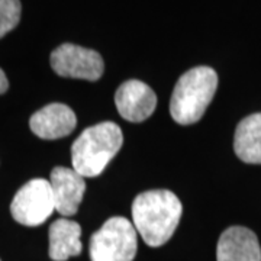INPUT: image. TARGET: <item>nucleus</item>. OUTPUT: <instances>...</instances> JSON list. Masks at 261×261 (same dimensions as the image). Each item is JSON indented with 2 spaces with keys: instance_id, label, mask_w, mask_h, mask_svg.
Returning a JSON list of instances; mask_svg holds the SVG:
<instances>
[{
  "instance_id": "1",
  "label": "nucleus",
  "mask_w": 261,
  "mask_h": 261,
  "mask_svg": "<svg viewBox=\"0 0 261 261\" xmlns=\"http://www.w3.org/2000/svg\"><path fill=\"white\" fill-rule=\"evenodd\" d=\"M183 212L181 202L170 190H148L132 203V224L144 243L161 247L173 237Z\"/></svg>"
},
{
  "instance_id": "2",
  "label": "nucleus",
  "mask_w": 261,
  "mask_h": 261,
  "mask_svg": "<svg viewBox=\"0 0 261 261\" xmlns=\"http://www.w3.org/2000/svg\"><path fill=\"white\" fill-rule=\"evenodd\" d=\"M123 144L121 128L113 122H102L82 132L71 147V163L83 177H97Z\"/></svg>"
},
{
  "instance_id": "3",
  "label": "nucleus",
  "mask_w": 261,
  "mask_h": 261,
  "mask_svg": "<svg viewBox=\"0 0 261 261\" xmlns=\"http://www.w3.org/2000/svg\"><path fill=\"white\" fill-rule=\"evenodd\" d=\"M218 87V75L211 67H195L178 79L170 100V115L180 125L200 121Z\"/></svg>"
},
{
  "instance_id": "4",
  "label": "nucleus",
  "mask_w": 261,
  "mask_h": 261,
  "mask_svg": "<svg viewBox=\"0 0 261 261\" xmlns=\"http://www.w3.org/2000/svg\"><path fill=\"white\" fill-rule=\"evenodd\" d=\"M137 229L126 218L115 216L90 238L92 261H132L138 250Z\"/></svg>"
},
{
  "instance_id": "5",
  "label": "nucleus",
  "mask_w": 261,
  "mask_h": 261,
  "mask_svg": "<svg viewBox=\"0 0 261 261\" xmlns=\"http://www.w3.org/2000/svg\"><path fill=\"white\" fill-rule=\"evenodd\" d=\"M54 211V196L49 180L45 178H34L23 185L10 205L13 219L25 226L44 224Z\"/></svg>"
},
{
  "instance_id": "6",
  "label": "nucleus",
  "mask_w": 261,
  "mask_h": 261,
  "mask_svg": "<svg viewBox=\"0 0 261 261\" xmlns=\"http://www.w3.org/2000/svg\"><path fill=\"white\" fill-rule=\"evenodd\" d=\"M51 67L61 77L89 82L99 80L105 70L99 53L74 44H63L56 48L51 54Z\"/></svg>"
},
{
  "instance_id": "7",
  "label": "nucleus",
  "mask_w": 261,
  "mask_h": 261,
  "mask_svg": "<svg viewBox=\"0 0 261 261\" xmlns=\"http://www.w3.org/2000/svg\"><path fill=\"white\" fill-rule=\"evenodd\" d=\"M115 105L123 119L142 122L148 119L155 111L157 96L149 86L140 80H128L118 87Z\"/></svg>"
},
{
  "instance_id": "8",
  "label": "nucleus",
  "mask_w": 261,
  "mask_h": 261,
  "mask_svg": "<svg viewBox=\"0 0 261 261\" xmlns=\"http://www.w3.org/2000/svg\"><path fill=\"white\" fill-rule=\"evenodd\" d=\"M49 185L57 212L63 216L77 214L86 190L83 176H80L74 168L56 167L51 171Z\"/></svg>"
},
{
  "instance_id": "9",
  "label": "nucleus",
  "mask_w": 261,
  "mask_h": 261,
  "mask_svg": "<svg viewBox=\"0 0 261 261\" xmlns=\"http://www.w3.org/2000/svg\"><path fill=\"white\" fill-rule=\"evenodd\" d=\"M77 125L75 113L63 103H51L29 119L31 130L42 140H58L70 135Z\"/></svg>"
},
{
  "instance_id": "10",
  "label": "nucleus",
  "mask_w": 261,
  "mask_h": 261,
  "mask_svg": "<svg viewBox=\"0 0 261 261\" xmlns=\"http://www.w3.org/2000/svg\"><path fill=\"white\" fill-rule=\"evenodd\" d=\"M216 261H261L257 235L244 226L228 228L218 241Z\"/></svg>"
},
{
  "instance_id": "11",
  "label": "nucleus",
  "mask_w": 261,
  "mask_h": 261,
  "mask_svg": "<svg viewBox=\"0 0 261 261\" xmlns=\"http://www.w3.org/2000/svg\"><path fill=\"white\" fill-rule=\"evenodd\" d=\"M82 228L80 225L70 219H57L49 226V250L48 254L51 260L65 261L70 257L79 255L82 245Z\"/></svg>"
},
{
  "instance_id": "12",
  "label": "nucleus",
  "mask_w": 261,
  "mask_h": 261,
  "mask_svg": "<svg viewBox=\"0 0 261 261\" xmlns=\"http://www.w3.org/2000/svg\"><path fill=\"white\" fill-rule=\"evenodd\" d=\"M233 149L244 163L261 164V113L250 115L238 123Z\"/></svg>"
},
{
  "instance_id": "13",
  "label": "nucleus",
  "mask_w": 261,
  "mask_h": 261,
  "mask_svg": "<svg viewBox=\"0 0 261 261\" xmlns=\"http://www.w3.org/2000/svg\"><path fill=\"white\" fill-rule=\"evenodd\" d=\"M20 10L19 0H0V38L16 28L20 20Z\"/></svg>"
},
{
  "instance_id": "14",
  "label": "nucleus",
  "mask_w": 261,
  "mask_h": 261,
  "mask_svg": "<svg viewBox=\"0 0 261 261\" xmlns=\"http://www.w3.org/2000/svg\"><path fill=\"white\" fill-rule=\"evenodd\" d=\"M9 89V82H8V77L3 73V70L0 68V94H3L6 90Z\"/></svg>"
}]
</instances>
